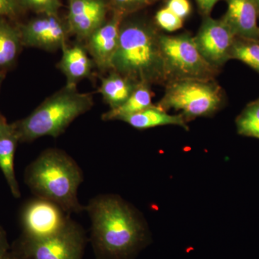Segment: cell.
Segmentation results:
<instances>
[{"instance_id": "obj_28", "label": "cell", "mask_w": 259, "mask_h": 259, "mask_svg": "<svg viewBox=\"0 0 259 259\" xmlns=\"http://www.w3.org/2000/svg\"><path fill=\"white\" fill-rule=\"evenodd\" d=\"M10 250V245L5 230L0 226V259L3 258Z\"/></svg>"}, {"instance_id": "obj_18", "label": "cell", "mask_w": 259, "mask_h": 259, "mask_svg": "<svg viewBox=\"0 0 259 259\" xmlns=\"http://www.w3.org/2000/svg\"><path fill=\"white\" fill-rule=\"evenodd\" d=\"M22 47L18 27L0 18V71L5 73L14 66Z\"/></svg>"}, {"instance_id": "obj_25", "label": "cell", "mask_w": 259, "mask_h": 259, "mask_svg": "<svg viewBox=\"0 0 259 259\" xmlns=\"http://www.w3.org/2000/svg\"><path fill=\"white\" fill-rule=\"evenodd\" d=\"M166 8L182 20L187 18L192 11V7L189 0H168Z\"/></svg>"}, {"instance_id": "obj_29", "label": "cell", "mask_w": 259, "mask_h": 259, "mask_svg": "<svg viewBox=\"0 0 259 259\" xmlns=\"http://www.w3.org/2000/svg\"><path fill=\"white\" fill-rule=\"evenodd\" d=\"M11 128V124L8 123L6 119L0 114V134H4Z\"/></svg>"}, {"instance_id": "obj_20", "label": "cell", "mask_w": 259, "mask_h": 259, "mask_svg": "<svg viewBox=\"0 0 259 259\" xmlns=\"http://www.w3.org/2000/svg\"><path fill=\"white\" fill-rule=\"evenodd\" d=\"M231 59L242 61L259 74V40L236 37Z\"/></svg>"}, {"instance_id": "obj_8", "label": "cell", "mask_w": 259, "mask_h": 259, "mask_svg": "<svg viewBox=\"0 0 259 259\" xmlns=\"http://www.w3.org/2000/svg\"><path fill=\"white\" fill-rule=\"evenodd\" d=\"M67 214L51 201L39 197L32 199L22 212L23 237L30 240H42L54 236L69 222Z\"/></svg>"}, {"instance_id": "obj_16", "label": "cell", "mask_w": 259, "mask_h": 259, "mask_svg": "<svg viewBox=\"0 0 259 259\" xmlns=\"http://www.w3.org/2000/svg\"><path fill=\"white\" fill-rule=\"evenodd\" d=\"M120 121H123L135 128L140 130L163 125H177L188 130L187 121L181 114L170 115L157 105H153L134 115L127 116L121 119Z\"/></svg>"}, {"instance_id": "obj_4", "label": "cell", "mask_w": 259, "mask_h": 259, "mask_svg": "<svg viewBox=\"0 0 259 259\" xmlns=\"http://www.w3.org/2000/svg\"><path fill=\"white\" fill-rule=\"evenodd\" d=\"M91 93L65 86L48 97L28 116L11 125L19 142H31L44 136L57 138L70 124L93 106Z\"/></svg>"}, {"instance_id": "obj_15", "label": "cell", "mask_w": 259, "mask_h": 259, "mask_svg": "<svg viewBox=\"0 0 259 259\" xmlns=\"http://www.w3.org/2000/svg\"><path fill=\"white\" fill-rule=\"evenodd\" d=\"M140 83L116 71H111L108 76L101 78L98 93L101 94L104 101L110 108L114 109L124 103Z\"/></svg>"}, {"instance_id": "obj_10", "label": "cell", "mask_w": 259, "mask_h": 259, "mask_svg": "<svg viewBox=\"0 0 259 259\" xmlns=\"http://www.w3.org/2000/svg\"><path fill=\"white\" fill-rule=\"evenodd\" d=\"M23 47L47 51L62 49L70 33L67 22L58 14H42L18 26Z\"/></svg>"}, {"instance_id": "obj_33", "label": "cell", "mask_w": 259, "mask_h": 259, "mask_svg": "<svg viewBox=\"0 0 259 259\" xmlns=\"http://www.w3.org/2000/svg\"><path fill=\"white\" fill-rule=\"evenodd\" d=\"M157 1V0H153V2Z\"/></svg>"}, {"instance_id": "obj_32", "label": "cell", "mask_w": 259, "mask_h": 259, "mask_svg": "<svg viewBox=\"0 0 259 259\" xmlns=\"http://www.w3.org/2000/svg\"><path fill=\"white\" fill-rule=\"evenodd\" d=\"M254 1L255 6H256L257 10H258V13L259 15V0H253Z\"/></svg>"}, {"instance_id": "obj_13", "label": "cell", "mask_w": 259, "mask_h": 259, "mask_svg": "<svg viewBox=\"0 0 259 259\" xmlns=\"http://www.w3.org/2000/svg\"><path fill=\"white\" fill-rule=\"evenodd\" d=\"M228 9L223 20L237 37L259 40L258 10L253 0H226Z\"/></svg>"}, {"instance_id": "obj_14", "label": "cell", "mask_w": 259, "mask_h": 259, "mask_svg": "<svg viewBox=\"0 0 259 259\" xmlns=\"http://www.w3.org/2000/svg\"><path fill=\"white\" fill-rule=\"evenodd\" d=\"M62 51V56L57 64L58 69L66 76V86L76 88L79 81L93 74L95 63L90 57L86 47L81 44H66Z\"/></svg>"}, {"instance_id": "obj_17", "label": "cell", "mask_w": 259, "mask_h": 259, "mask_svg": "<svg viewBox=\"0 0 259 259\" xmlns=\"http://www.w3.org/2000/svg\"><path fill=\"white\" fill-rule=\"evenodd\" d=\"M152 98L151 85L141 83L124 103L102 114V119L104 121L120 120L127 116L134 115L153 106Z\"/></svg>"}, {"instance_id": "obj_22", "label": "cell", "mask_w": 259, "mask_h": 259, "mask_svg": "<svg viewBox=\"0 0 259 259\" xmlns=\"http://www.w3.org/2000/svg\"><path fill=\"white\" fill-rule=\"evenodd\" d=\"M20 8L32 10L37 14H58L62 6L61 0H18Z\"/></svg>"}, {"instance_id": "obj_24", "label": "cell", "mask_w": 259, "mask_h": 259, "mask_svg": "<svg viewBox=\"0 0 259 259\" xmlns=\"http://www.w3.org/2000/svg\"><path fill=\"white\" fill-rule=\"evenodd\" d=\"M153 0H110L113 11L127 17L145 7L152 4Z\"/></svg>"}, {"instance_id": "obj_30", "label": "cell", "mask_w": 259, "mask_h": 259, "mask_svg": "<svg viewBox=\"0 0 259 259\" xmlns=\"http://www.w3.org/2000/svg\"><path fill=\"white\" fill-rule=\"evenodd\" d=\"M2 259H24L20 254H18L15 250L8 251L7 254Z\"/></svg>"}, {"instance_id": "obj_11", "label": "cell", "mask_w": 259, "mask_h": 259, "mask_svg": "<svg viewBox=\"0 0 259 259\" xmlns=\"http://www.w3.org/2000/svg\"><path fill=\"white\" fill-rule=\"evenodd\" d=\"M125 16L113 11L111 18L86 39V49L102 72L110 70L112 58L118 47L121 23Z\"/></svg>"}, {"instance_id": "obj_5", "label": "cell", "mask_w": 259, "mask_h": 259, "mask_svg": "<svg viewBox=\"0 0 259 259\" xmlns=\"http://www.w3.org/2000/svg\"><path fill=\"white\" fill-rule=\"evenodd\" d=\"M214 80L185 79L167 83L157 106L166 112L170 109L180 110L187 122L212 115L225 100L223 88Z\"/></svg>"}, {"instance_id": "obj_1", "label": "cell", "mask_w": 259, "mask_h": 259, "mask_svg": "<svg viewBox=\"0 0 259 259\" xmlns=\"http://www.w3.org/2000/svg\"><path fill=\"white\" fill-rule=\"evenodd\" d=\"M85 209L91 219V240L97 259H128L144 245V223L120 197L97 196Z\"/></svg>"}, {"instance_id": "obj_31", "label": "cell", "mask_w": 259, "mask_h": 259, "mask_svg": "<svg viewBox=\"0 0 259 259\" xmlns=\"http://www.w3.org/2000/svg\"><path fill=\"white\" fill-rule=\"evenodd\" d=\"M4 79V72L0 71V88H1L2 82H3V80Z\"/></svg>"}, {"instance_id": "obj_21", "label": "cell", "mask_w": 259, "mask_h": 259, "mask_svg": "<svg viewBox=\"0 0 259 259\" xmlns=\"http://www.w3.org/2000/svg\"><path fill=\"white\" fill-rule=\"evenodd\" d=\"M236 127L241 136L259 139V99L249 104L237 117Z\"/></svg>"}, {"instance_id": "obj_23", "label": "cell", "mask_w": 259, "mask_h": 259, "mask_svg": "<svg viewBox=\"0 0 259 259\" xmlns=\"http://www.w3.org/2000/svg\"><path fill=\"white\" fill-rule=\"evenodd\" d=\"M156 25L166 31L174 32L183 26L184 20L167 8L158 10L155 16Z\"/></svg>"}, {"instance_id": "obj_6", "label": "cell", "mask_w": 259, "mask_h": 259, "mask_svg": "<svg viewBox=\"0 0 259 259\" xmlns=\"http://www.w3.org/2000/svg\"><path fill=\"white\" fill-rule=\"evenodd\" d=\"M160 46L166 83L185 79L214 80L219 74L205 60L190 33H161Z\"/></svg>"}, {"instance_id": "obj_26", "label": "cell", "mask_w": 259, "mask_h": 259, "mask_svg": "<svg viewBox=\"0 0 259 259\" xmlns=\"http://www.w3.org/2000/svg\"><path fill=\"white\" fill-rule=\"evenodd\" d=\"M20 8L18 0H0V18L14 16Z\"/></svg>"}, {"instance_id": "obj_7", "label": "cell", "mask_w": 259, "mask_h": 259, "mask_svg": "<svg viewBox=\"0 0 259 259\" xmlns=\"http://www.w3.org/2000/svg\"><path fill=\"white\" fill-rule=\"evenodd\" d=\"M86 243L81 227L70 220L62 231L45 239L22 237L13 250L24 259H82Z\"/></svg>"}, {"instance_id": "obj_19", "label": "cell", "mask_w": 259, "mask_h": 259, "mask_svg": "<svg viewBox=\"0 0 259 259\" xmlns=\"http://www.w3.org/2000/svg\"><path fill=\"white\" fill-rule=\"evenodd\" d=\"M18 143V139L13 126L10 131L0 134V169L3 171L11 193L15 198L20 197V188L14 168L15 154Z\"/></svg>"}, {"instance_id": "obj_12", "label": "cell", "mask_w": 259, "mask_h": 259, "mask_svg": "<svg viewBox=\"0 0 259 259\" xmlns=\"http://www.w3.org/2000/svg\"><path fill=\"white\" fill-rule=\"evenodd\" d=\"M108 5L107 0H69L70 33L86 40L106 22Z\"/></svg>"}, {"instance_id": "obj_9", "label": "cell", "mask_w": 259, "mask_h": 259, "mask_svg": "<svg viewBox=\"0 0 259 259\" xmlns=\"http://www.w3.org/2000/svg\"><path fill=\"white\" fill-rule=\"evenodd\" d=\"M236 34L223 18L204 17L197 35L194 36L197 49L205 60L220 69L231 60Z\"/></svg>"}, {"instance_id": "obj_2", "label": "cell", "mask_w": 259, "mask_h": 259, "mask_svg": "<svg viewBox=\"0 0 259 259\" xmlns=\"http://www.w3.org/2000/svg\"><path fill=\"white\" fill-rule=\"evenodd\" d=\"M160 35L154 25L142 19L125 17L121 23L118 47L111 71L148 84H166Z\"/></svg>"}, {"instance_id": "obj_27", "label": "cell", "mask_w": 259, "mask_h": 259, "mask_svg": "<svg viewBox=\"0 0 259 259\" xmlns=\"http://www.w3.org/2000/svg\"><path fill=\"white\" fill-rule=\"evenodd\" d=\"M219 1L220 0H196L199 11L204 17L209 16L214 5Z\"/></svg>"}, {"instance_id": "obj_3", "label": "cell", "mask_w": 259, "mask_h": 259, "mask_svg": "<svg viewBox=\"0 0 259 259\" xmlns=\"http://www.w3.org/2000/svg\"><path fill=\"white\" fill-rule=\"evenodd\" d=\"M83 180L82 171L76 162L56 148L42 151L25 173V183L37 197L54 202L67 214L85 209L77 197Z\"/></svg>"}]
</instances>
